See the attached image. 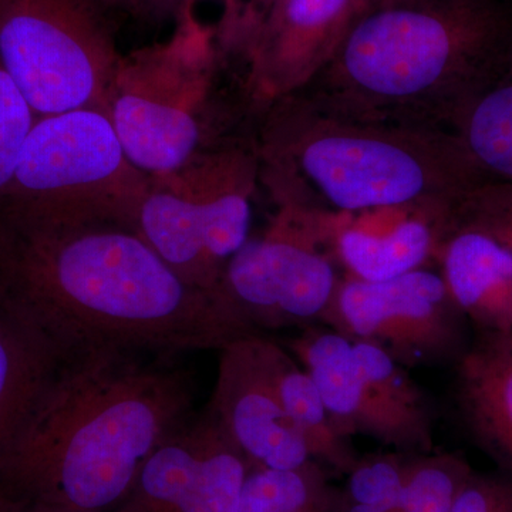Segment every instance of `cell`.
<instances>
[{"mask_svg": "<svg viewBox=\"0 0 512 512\" xmlns=\"http://www.w3.org/2000/svg\"><path fill=\"white\" fill-rule=\"evenodd\" d=\"M487 181L512 183V80L485 90L450 127Z\"/></svg>", "mask_w": 512, "mask_h": 512, "instance_id": "20", "label": "cell"}, {"mask_svg": "<svg viewBox=\"0 0 512 512\" xmlns=\"http://www.w3.org/2000/svg\"><path fill=\"white\" fill-rule=\"evenodd\" d=\"M501 2L507 3V5L512 6V0H501Z\"/></svg>", "mask_w": 512, "mask_h": 512, "instance_id": "34", "label": "cell"}, {"mask_svg": "<svg viewBox=\"0 0 512 512\" xmlns=\"http://www.w3.org/2000/svg\"><path fill=\"white\" fill-rule=\"evenodd\" d=\"M458 229L481 232L512 254V183L484 181L468 191L451 215V234Z\"/></svg>", "mask_w": 512, "mask_h": 512, "instance_id": "24", "label": "cell"}, {"mask_svg": "<svg viewBox=\"0 0 512 512\" xmlns=\"http://www.w3.org/2000/svg\"><path fill=\"white\" fill-rule=\"evenodd\" d=\"M153 177L131 163L106 111L39 117L5 198L136 214Z\"/></svg>", "mask_w": 512, "mask_h": 512, "instance_id": "9", "label": "cell"}, {"mask_svg": "<svg viewBox=\"0 0 512 512\" xmlns=\"http://www.w3.org/2000/svg\"><path fill=\"white\" fill-rule=\"evenodd\" d=\"M437 259L451 298L477 332H512V254L495 239L458 229Z\"/></svg>", "mask_w": 512, "mask_h": 512, "instance_id": "16", "label": "cell"}, {"mask_svg": "<svg viewBox=\"0 0 512 512\" xmlns=\"http://www.w3.org/2000/svg\"><path fill=\"white\" fill-rule=\"evenodd\" d=\"M0 306L66 362L180 355L241 339L211 293L151 248L130 212L3 198Z\"/></svg>", "mask_w": 512, "mask_h": 512, "instance_id": "1", "label": "cell"}, {"mask_svg": "<svg viewBox=\"0 0 512 512\" xmlns=\"http://www.w3.org/2000/svg\"><path fill=\"white\" fill-rule=\"evenodd\" d=\"M276 343L249 336L218 350L217 382L205 407L252 467L296 470L315 460L282 402Z\"/></svg>", "mask_w": 512, "mask_h": 512, "instance_id": "12", "label": "cell"}, {"mask_svg": "<svg viewBox=\"0 0 512 512\" xmlns=\"http://www.w3.org/2000/svg\"><path fill=\"white\" fill-rule=\"evenodd\" d=\"M259 173L256 138L202 151L175 173L153 177L136 227L185 282L215 298L225 265L249 239Z\"/></svg>", "mask_w": 512, "mask_h": 512, "instance_id": "6", "label": "cell"}, {"mask_svg": "<svg viewBox=\"0 0 512 512\" xmlns=\"http://www.w3.org/2000/svg\"><path fill=\"white\" fill-rule=\"evenodd\" d=\"M36 120L25 94L0 62V202L9 190Z\"/></svg>", "mask_w": 512, "mask_h": 512, "instance_id": "25", "label": "cell"}, {"mask_svg": "<svg viewBox=\"0 0 512 512\" xmlns=\"http://www.w3.org/2000/svg\"><path fill=\"white\" fill-rule=\"evenodd\" d=\"M340 503L342 490L311 461L296 470L252 468L238 512H340Z\"/></svg>", "mask_w": 512, "mask_h": 512, "instance_id": "21", "label": "cell"}, {"mask_svg": "<svg viewBox=\"0 0 512 512\" xmlns=\"http://www.w3.org/2000/svg\"><path fill=\"white\" fill-rule=\"evenodd\" d=\"M512 477L471 474L451 512H500Z\"/></svg>", "mask_w": 512, "mask_h": 512, "instance_id": "26", "label": "cell"}, {"mask_svg": "<svg viewBox=\"0 0 512 512\" xmlns=\"http://www.w3.org/2000/svg\"><path fill=\"white\" fill-rule=\"evenodd\" d=\"M252 468L205 407L153 451L114 512H238Z\"/></svg>", "mask_w": 512, "mask_h": 512, "instance_id": "11", "label": "cell"}, {"mask_svg": "<svg viewBox=\"0 0 512 512\" xmlns=\"http://www.w3.org/2000/svg\"><path fill=\"white\" fill-rule=\"evenodd\" d=\"M365 0H281L242 56L256 114L302 90L329 63Z\"/></svg>", "mask_w": 512, "mask_h": 512, "instance_id": "13", "label": "cell"}, {"mask_svg": "<svg viewBox=\"0 0 512 512\" xmlns=\"http://www.w3.org/2000/svg\"><path fill=\"white\" fill-rule=\"evenodd\" d=\"M194 403V375L180 355L113 353L69 363L0 456V507L116 511Z\"/></svg>", "mask_w": 512, "mask_h": 512, "instance_id": "2", "label": "cell"}, {"mask_svg": "<svg viewBox=\"0 0 512 512\" xmlns=\"http://www.w3.org/2000/svg\"><path fill=\"white\" fill-rule=\"evenodd\" d=\"M500 512H512V484L503 505H501Z\"/></svg>", "mask_w": 512, "mask_h": 512, "instance_id": "32", "label": "cell"}, {"mask_svg": "<svg viewBox=\"0 0 512 512\" xmlns=\"http://www.w3.org/2000/svg\"><path fill=\"white\" fill-rule=\"evenodd\" d=\"M390 2H393V0H365V6L366 9L377 8V6L386 5V3Z\"/></svg>", "mask_w": 512, "mask_h": 512, "instance_id": "33", "label": "cell"}, {"mask_svg": "<svg viewBox=\"0 0 512 512\" xmlns=\"http://www.w3.org/2000/svg\"><path fill=\"white\" fill-rule=\"evenodd\" d=\"M256 147L276 202L349 217L399 210L451 225L458 202L487 181L451 131L339 116L296 94L259 113Z\"/></svg>", "mask_w": 512, "mask_h": 512, "instance_id": "4", "label": "cell"}, {"mask_svg": "<svg viewBox=\"0 0 512 512\" xmlns=\"http://www.w3.org/2000/svg\"><path fill=\"white\" fill-rule=\"evenodd\" d=\"M275 369L286 412L305 440L312 460L348 474L359 460L352 439L340 434L311 375L282 343H276Z\"/></svg>", "mask_w": 512, "mask_h": 512, "instance_id": "19", "label": "cell"}, {"mask_svg": "<svg viewBox=\"0 0 512 512\" xmlns=\"http://www.w3.org/2000/svg\"><path fill=\"white\" fill-rule=\"evenodd\" d=\"M467 323L443 276L419 268L379 282L343 275L320 325L410 369L456 365L470 343Z\"/></svg>", "mask_w": 512, "mask_h": 512, "instance_id": "10", "label": "cell"}, {"mask_svg": "<svg viewBox=\"0 0 512 512\" xmlns=\"http://www.w3.org/2000/svg\"><path fill=\"white\" fill-rule=\"evenodd\" d=\"M286 349L311 375L340 434L366 436L407 456L433 451L434 439L393 409L357 363L352 340L323 325L301 329Z\"/></svg>", "mask_w": 512, "mask_h": 512, "instance_id": "14", "label": "cell"}, {"mask_svg": "<svg viewBox=\"0 0 512 512\" xmlns=\"http://www.w3.org/2000/svg\"><path fill=\"white\" fill-rule=\"evenodd\" d=\"M454 367L451 400L458 423L512 471V332H477Z\"/></svg>", "mask_w": 512, "mask_h": 512, "instance_id": "15", "label": "cell"}, {"mask_svg": "<svg viewBox=\"0 0 512 512\" xmlns=\"http://www.w3.org/2000/svg\"><path fill=\"white\" fill-rule=\"evenodd\" d=\"M407 461L402 453L359 457L342 490L340 512H400Z\"/></svg>", "mask_w": 512, "mask_h": 512, "instance_id": "23", "label": "cell"}, {"mask_svg": "<svg viewBox=\"0 0 512 512\" xmlns=\"http://www.w3.org/2000/svg\"><path fill=\"white\" fill-rule=\"evenodd\" d=\"M195 2L197 0H183L181 10L194 9ZM222 3H224V15H222L220 26L215 32H217L218 45H220L222 53H225L232 36H234L235 29H237L239 8L238 0H222Z\"/></svg>", "mask_w": 512, "mask_h": 512, "instance_id": "28", "label": "cell"}, {"mask_svg": "<svg viewBox=\"0 0 512 512\" xmlns=\"http://www.w3.org/2000/svg\"><path fill=\"white\" fill-rule=\"evenodd\" d=\"M99 0H0V62L39 117L109 114L121 59Z\"/></svg>", "mask_w": 512, "mask_h": 512, "instance_id": "8", "label": "cell"}, {"mask_svg": "<svg viewBox=\"0 0 512 512\" xmlns=\"http://www.w3.org/2000/svg\"><path fill=\"white\" fill-rule=\"evenodd\" d=\"M463 457L451 453L409 457L400 512H451L473 474Z\"/></svg>", "mask_w": 512, "mask_h": 512, "instance_id": "22", "label": "cell"}, {"mask_svg": "<svg viewBox=\"0 0 512 512\" xmlns=\"http://www.w3.org/2000/svg\"><path fill=\"white\" fill-rule=\"evenodd\" d=\"M106 9L126 10L134 16H143L141 0H99Z\"/></svg>", "mask_w": 512, "mask_h": 512, "instance_id": "30", "label": "cell"}, {"mask_svg": "<svg viewBox=\"0 0 512 512\" xmlns=\"http://www.w3.org/2000/svg\"><path fill=\"white\" fill-rule=\"evenodd\" d=\"M183 8V0H141L143 16L163 20L175 19Z\"/></svg>", "mask_w": 512, "mask_h": 512, "instance_id": "29", "label": "cell"}, {"mask_svg": "<svg viewBox=\"0 0 512 512\" xmlns=\"http://www.w3.org/2000/svg\"><path fill=\"white\" fill-rule=\"evenodd\" d=\"M69 362L0 306V456L8 450Z\"/></svg>", "mask_w": 512, "mask_h": 512, "instance_id": "17", "label": "cell"}, {"mask_svg": "<svg viewBox=\"0 0 512 512\" xmlns=\"http://www.w3.org/2000/svg\"><path fill=\"white\" fill-rule=\"evenodd\" d=\"M167 42L123 56L109 117L131 163L151 177L175 173L202 153L215 70L217 32L194 9L174 19ZM211 150V148H210Z\"/></svg>", "mask_w": 512, "mask_h": 512, "instance_id": "5", "label": "cell"}, {"mask_svg": "<svg viewBox=\"0 0 512 512\" xmlns=\"http://www.w3.org/2000/svg\"><path fill=\"white\" fill-rule=\"evenodd\" d=\"M274 0H238L239 18L234 36L225 50L232 55L244 56L256 33L264 25Z\"/></svg>", "mask_w": 512, "mask_h": 512, "instance_id": "27", "label": "cell"}, {"mask_svg": "<svg viewBox=\"0 0 512 512\" xmlns=\"http://www.w3.org/2000/svg\"><path fill=\"white\" fill-rule=\"evenodd\" d=\"M511 59V5L393 0L363 10L295 94L339 116L450 131L468 103L507 82Z\"/></svg>", "mask_w": 512, "mask_h": 512, "instance_id": "3", "label": "cell"}, {"mask_svg": "<svg viewBox=\"0 0 512 512\" xmlns=\"http://www.w3.org/2000/svg\"><path fill=\"white\" fill-rule=\"evenodd\" d=\"M281 2V0H274V5H272V8H274V6L276 5V3H279ZM272 10V9H271Z\"/></svg>", "mask_w": 512, "mask_h": 512, "instance_id": "35", "label": "cell"}, {"mask_svg": "<svg viewBox=\"0 0 512 512\" xmlns=\"http://www.w3.org/2000/svg\"><path fill=\"white\" fill-rule=\"evenodd\" d=\"M450 237L446 222L410 214L386 231H370L348 222L336 241V254L348 274L365 281H389L423 268L431 256H439Z\"/></svg>", "mask_w": 512, "mask_h": 512, "instance_id": "18", "label": "cell"}, {"mask_svg": "<svg viewBox=\"0 0 512 512\" xmlns=\"http://www.w3.org/2000/svg\"><path fill=\"white\" fill-rule=\"evenodd\" d=\"M0 512H83L55 507H0Z\"/></svg>", "mask_w": 512, "mask_h": 512, "instance_id": "31", "label": "cell"}, {"mask_svg": "<svg viewBox=\"0 0 512 512\" xmlns=\"http://www.w3.org/2000/svg\"><path fill=\"white\" fill-rule=\"evenodd\" d=\"M349 215L278 202L259 237L225 265L215 299L241 338L320 325L342 276L336 241Z\"/></svg>", "mask_w": 512, "mask_h": 512, "instance_id": "7", "label": "cell"}]
</instances>
